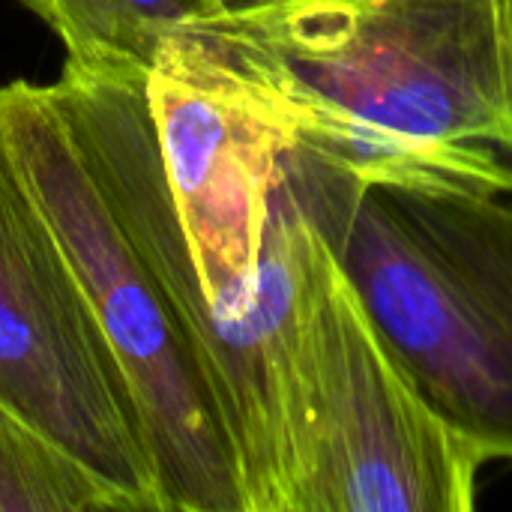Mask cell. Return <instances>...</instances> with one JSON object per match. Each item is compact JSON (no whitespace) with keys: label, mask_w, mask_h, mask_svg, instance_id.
<instances>
[{"label":"cell","mask_w":512,"mask_h":512,"mask_svg":"<svg viewBox=\"0 0 512 512\" xmlns=\"http://www.w3.org/2000/svg\"><path fill=\"white\" fill-rule=\"evenodd\" d=\"M66 48V63L150 69L159 51L225 0H18Z\"/></svg>","instance_id":"8992f818"},{"label":"cell","mask_w":512,"mask_h":512,"mask_svg":"<svg viewBox=\"0 0 512 512\" xmlns=\"http://www.w3.org/2000/svg\"><path fill=\"white\" fill-rule=\"evenodd\" d=\"M483 465L321 237L297 339L288 512H468Z\"/></svg>","instance_id":"277c9868"},{"label":"cell","mask_w":512,"mask_h":512,"mask_svg":"<svg viewBox=\"0 0 512 512\" xmlns=\"http://www.w3.org/2000/svg\"><path fill=\"white\" fill-rule=\"evenodd\" d=\"M180 36L357 183L512 189V0H225Z\"/></svg>","instance_id":"6da1fadb"},{"label":"cell","mask_w":512,"mask_h":512,"mask_svg":"<svg viewBox=\"0 0 512 512\" xmlns=\"http://www.w3.org/2000/svg\"><path fill=\"white\" fill-rule=\"evenodd\" d=\"M285 186L423 396L486 462H512V189L366 186L300 147Z\"/></svg>","instance_id":"7a4b0ae2"},{"label":"cell","mask_w":512,"mask_h":512,"mask_svg":"<svg viewBox=\"0 0 512 512\" xmlns=\"http://www.w3.org/2000/svg\"><path fill=\"white\" fill-rule=\"evenodd\" d=\"M0 512H129L75 456L0 402Z\"/></svg>","instance_id":"52a82bcc"},{"label":"cell","mask_w":512,"mask_h":512,"mask_svg":"<svg viewBox=\"0 0 512 512\" xmlns=\"http://www.w3.org/2000/svg\"><path fill=\"white\" fill-rule=\"evenodd\" d=\"M0 150L51 225L132 387L168 512H246L225 405L165 285L96 186L48 84L0 87Z\"/></svg>","instance_id":"3957f363"},{"label":"cell","mask_w":512,"mask_h":512,"mask_svg":"<svg viewBox=\"0 0 512 512\" xmlns=\"http://www.w3.org/2000/svg\"><path fill=\"white\" fill-rule=\"evenodd\" d=\"M0 402L75 456L129 512H168L132 387L3 150Z\"/></svg>","instance_id":"5b68a950"}]
</instances>
